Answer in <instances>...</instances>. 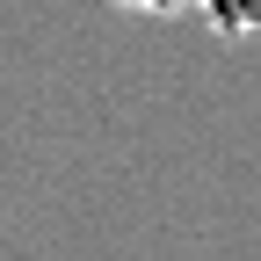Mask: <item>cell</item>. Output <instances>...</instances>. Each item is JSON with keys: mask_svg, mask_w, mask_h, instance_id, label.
Returning <instances> with one entry per match:
<instances>
[{"mask_svg": "<svg viewBox=\"0 0 261 261\" xmlns=\"http://www.w3.org/2000/svg\"><path fill=\"white\" fill-rule=\"evenodd\" d=\"M196 15H203L218 37H254L261 29V0H196Z\"/></svg>", "mask_w": 261, "mask_h": 261, "instance_id": "1", "label": "cell"}, {"mask_svg": "<svg viewBox=\"0 0 261 261\" xmlns=\"http://www.w3.org/2000/svg\"><path fill=\"white\" fill-rule=\"evenodd\" d=\"M116 8H130V15H189L196 0H116Z\"/></svg>", "mask_w": 261, "mask_h": 261, "instance_id": "2", "label": "cell"}]
</instances>
